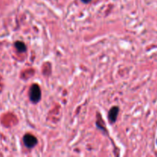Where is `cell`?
<instances>
[{
	"label": "cell",
	"instance_id": "obj_2",
	"mask_svg": "<svg viewBox=\"0 0 157 157\" xmlns=\"http://www.w3.org/2000/svg\"><path fill=\"white\" fill-rule=\"evenodd\" d=\"M23 142L27 148H34L38 144V140L32 134H25L23 137Z\"/></svg>",
	"mask_w": 157,
	"mask_h": 157
},
{
	"label": "cell",
	"instance_id": "obj_5",
	"mask_svg": "<svg viewBox=\"0 0 157 157\" xmlns=\"http://www.w3.org/2000/svg\"><path fill=\"white\" fill-rule=\"evenodd\" d=\"M84 3H89L90 2H91V0H81Z\"/></svg>",
	"mask_w": 157,
	"mask_h": 157
},
{
	"label": "cell",
	"instance_id": "obj_4",
	"mask_svg": "<svg viewBox=\"0 0 157 157\" xmlns=\"http://www.w3.org/2000/svg\"><path fill=\"white\" fill-rule=\"evenodd\" d=\"M15 47L17 51L19 52H26V46L24 42L22 41H16L15 43Z\"/></svg>",
	"mask_w": 157,
	"mask_h": 157
},
{
	"label": "cell",
	"instance_id": "obj_3",
	"mask_svg": "<svg viewBox=\"0 0 157 157\" xmlns=\"http://www.w3.org/2000/svg\"><path fill=\"white\" fill-rule=\"evenodd\" d=\"M118 113H119V107L114 106L110 110L108 113V119L110 124H114L117 120Z\"/></svg>",
	"mask_w": 157,
	"mask_h": 157
},
{
	"label": "cell",
	"instance_id": "obj_1",
	"mask_svg": "<svg viewBox=\"0 0 157 157\" xmlns=\"http://www.w3.org/2000/svg\"><path fill=\"white\" fill-rule=\"evenodd\" d=\"M41 98V88L37 84H34L29 89V99L33 104H37Z\"/></svg>",
	"mask_w": 157,
	"mask_h": 157
},
{
	"label": "cell",
	"instance_id": "obj_6",
	"mask_svg": "<svg viewBox=\"0 0 157 157\" xmlns=\"http://www.w3.org/2000/svg\"><path fill=\"white\" fill-rule=\"evenodd\" d=\"M156 144H157V140H156Z\"/></svg>",
	"mask_w": 157,
	"mask_h": 157
}]
</instances>
